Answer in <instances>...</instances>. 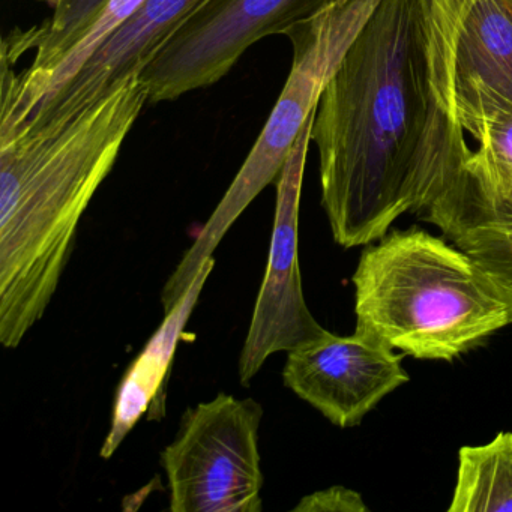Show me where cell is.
<instances>
[{
    "instance_id": "1",
    "label": "cell",
    "mask_w": 512,
    "mask_h": 512,
    "mask_svg": "<svg viewBox=\"0 0 512 512\" xmlns=\"http://www.w3.org/2000/svg\"><path fill=\"white\" fill-rule=\"evenodd\" d=\"M430 98L421 0H382L323 91L311 131L340 247L380 241L401 215L430 205Z\"/></svg>"
},
{
    "instance_id": "12",
    "label": "cell",
    "mask_w": 512,
    "mask_h": 512,
    "mask_svg": "<svg viewBox=\"0 0 512 512\" xmlns=\"http://www.w3.org/2000/svg\"><path fill=\"white\" fill-rule=\"evenodd\" d=\"M214 266L212 257L200 268L184 298L166 313L160 328L125 371L116 391L110 430L101 446L100 455L106 460L115 455L145 413L149 421H160L166 415L167 379L176 347Z\"/></svg>"
},
{
    "instance_id": "16",
    "label": "cell",
    "mask_w": 512,
    "mask_h": 512,
    "mask_svg": "<svg viewBox=\"0 0 512 512\" xmlns=\"http://www.w3.org/2000/svg\"><path fill=\"white\" fill-rule=\"evenodd\" d=\"M38 2H44V4H49L50 7L55 8V5L58 4L59 0H38Z\"/></svg>"
},
{
    "instance_id": "6",
    "label": "cell",
    "mask_w": 512,
    "mask_h": 512,
    "mask_svg": "<svg viewBox=\"0 0 512 512\" xmlns=\"http://www.w3.org/2000/svg\"><path fill=\"white\" fill-rule=\"evenodd\" d=\"M262 418L256 400L224 392L185 410L175 439L160 457L170 511H262Z\"/></svg>"
},
{
    "instance_id": "14",
    "label": "cell",
    "mask_w": 512,
    "mask_h": 512,
    "mask_svg": "<svg viewBox=\"0 0 512 512\" xmlns=\"http://www.w3.org/2000/svg\"><path fill=\"white\" fill-rule=\"evenodd\" d=\"M472 140L460 176L485 193L503 196L512 190V103L500 101L484 110L466 133ZM458 176V178H460Z\"/></svg>"
},
{
    "instance_id": "4",
    "label": "cell",
    "mask_w": 512,
    "mask_h": 512,
    "mask_svg": "<svg viewBox=\"0 0 512 512\" xmlns=\"http://www.w3.org/2000/svg\"><path fill=\"white\" fill-rule=\"evenodd\" d=\"M380 2L382 0H337L313 19L284 32L293 49L286 85L229 190L164 284L161 292L164 313H169L184 298L200 268L212 259L242 212L268 185L278 181L293 145L316 112L329 80Z\"/></svg>"
},
{
    "instance_id": "15",
    "label": "cell",
    "mask_w": 512,
    "mask_h": 512,
    "mask_svg": "<svg viewBox=\"0 0 512 512\" xmlns=\"http://www.w3.org/2000/svg\"><path fill=\"white\" fill-rule=\"evenodd\" d=\"M295 512H367L368 506L362 500L358 491L350 488L334 487L314 491L302 497L298 505L292 509Z\"/></svg>"
},
{
    "instance_id": "2",
    "label": "cell",
    "mask_w": 512,
    "mask_h": 512,
    "mask_svg": "<svg viewBox=\"0 0 512 512\" xmlns=\"http://www.w3.org/2000/svg\"><path fill=\"white\" fill-rule=\"evenodd\" d=\"M149 103L142 74L67 121L0 130V343L16 349L58 290L89 203Z\"/></svg>"
},
{
    "instance_id": "9",
    "label": "cell",
    "mask_w": 512,
    "mask_h": 512,
    "mask_svg": "<svg viewBox=\"0 0 512 512\" xmlns=\"http://www.w3.org/2000/svg\"><path fill=\"white\" fill-rule=\"evenodd\" d=\"M283 382L340 428L356 427L409 374L394 350L364 335L323 337L287 352Z\"/></svg>"
},
{
    "instance_id": "17",
    "label": "cell",
    "mask_w": 512,
    "mask_h": 512,
    "mask_svg": "<svg viewBox=\"0 0 512 512\" xmlns=\"http://www.w3.org/2000/svg\"><path fill=\"white\" fill-rule=\"evenodd\" d=\"M505 4L512 10V0H505Z\"/></svg>"
},
{
    "instance_id": "10",
    "label": "cell",
    "mask_w": 512,
    "mask_h": 512,
    "mask_svg": "<svg viewBox=\"0 0 512 512\" xmlns=\"http://www.w3.org/2000/svg\"><path fill=\"white\" fill-rule=\"evenodd\" d=\"M209 2L145 0L68 82L13 128L59 124L103 100L128 77L142 74L161 47Z\"/></svg>"
},
{
    "instance_id": "11",
    "label": "cell",
    "mask_w": 512,
    "mask_h": 512,
    "mask_svg": "<svg viewBox=\"0 0 512 512\" xmlns=\"http://www.w3.org/2000/svg\"><path fill=\"white\" fill-rule=\"evenodd\" d=\"M418 217L475 260L512 317V190L494 196L460 176Z\"/></svg>"
},
{
    "instance_id": "13",
    "label": "cell",
    "mask_w": 512,
    "mask_h": 512,
    "mask_svg": "<svg viewBox=\"0 0 512 512\" xmlns=\"http://www.w3.org/2000/svg\"><path fill=\"white\" fill-rule=\"evenodd\" d=\"M448 512H512V433L460 449Z\"/></svg>"
},
{
    "instance_id": "5",
    "label": "cell",
    "mask_w": 512,
    "mask_h": 512,
    "mask_svg": "<svg viewBox=\"0 0 512 512\" xmlns=\"http://www.w3.org/2000/svg\"><path fill=\"white\" fill-rule=\"evenodd\" d=\"M431 110L422 146L427 185L460 169L473 119L512 103V10L505 0H421Z\"/></svg>"
},
{
    "instance_id": "8",
    "label": "cell",
    "mask_w": 512,
    "mask_h": 512,
    "mask_svg": "<svg viewBox=\"0 0 512 512\" xmlns=\"http://www.w3.org/2000/svg\"><path fill=\"white\" fill-rule=\"evenodd\" d=\"M316 112L302 128L277 181L268 265L239 356L242 386L250 385L269 356L290 352L328 332L305 302L298 251L299 203Z\"/></svg>"
},
{
    "instance_id": "7",
    "label": "cell",
    "mask_w": 512,
    "mask_h": 512,
    "mask_svg": "<svg viewBox=\"0 0 512 512\" xmlns=\"http://www.w3.org/2000/svg\"><path fill=\"white\" fill-rule=\"evenodd\" d=\"M337 0H211L154 56L142 73L149 103L209 88L254 44L331 7Z\"/></svg>"
},
{
    "instance_id": "3",
    "label": "cell",
    "mask_w": 512,
    "mask_h": 512,
    "mask_svg": "<svg viewBox=\"0 0 512 512\" xmlns=\"http://www.w3.org/2000/svg\"><path fill=\"white\" fill-rule=\"evenodd\" d=\"M353 284L356 334L416 359L452 361L512 323L475 260L418 227L367 245Z\"/></svg>"
}]
</instances>
